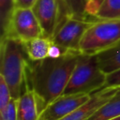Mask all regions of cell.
Listing matches in <instances>:
<instances>
[{"label": "cell", "mask_w": 120, "mask_h": 120, "mask_svg": "<svg viewBox=\"0 0 120 120\" xmlns=\"http://www.w3.org/2000/svg\"><path fill=\"white\" fill-rule=\"evenodd\" d=\"M111 120H120V116L119 117H116V118H113V119H111Z\"/></svg>", "instance_id": "cell-23"}, {"label": "cell", "mask_w": 120, "mask_h": 120, "mask_svg": "<svg viewBox=\"0 0 120 120\" xmlns=\"http://www.w3.org/2000/svg\"><path fill=\"white\" fill-rule=\"evenodd\" d=\"M29 60L24 42L11 36L1 38L0 75L5 79L14 99H18L27 90L25 72Z\"/></svg>", "instance_id": "cell-2"}, {"label": "cell", "mask_w": 120, "mask_h": 120, "mask_svg": "<svg viewBox=\"0 0 120 120\" xmlns=\"http://www.w3.org/2000/svg\"><path fill=\"white\" fill-rule=\"evenodd\" d=\"M5 36H11L22 42H27L33 38L42 37L43 33L32 8H15L8 31Z\"/></svg>", "instance_id": "cell-5"}, {"label": "cell", "mask_w": 120, "mask_h": 120, "mask_svg": "<svg viewBox=\"0 0 120 120\" xmlns=\"http://www.w3.org/2000/svg\"><path fill=\"white\" fill-rule=\"evenodd\" d=\"M98 65L106 74L120 69V41L109 50L97 54Z\"/></svg>", "instance_id": "cell-11"}, {"label": "cell", "mask_w": 120, "mask_h": 120, "mask_svg": "<svg viewBox=\"0 0 120 120\" xmlns=\"http://www.w3.org/2000/svg\"><path fill=\"white\" fill-rule=\"evenodd\" d=\"M95 18L97 20L120 19V0H104Z\"/></svg>", "instance_id": "cell-14"}, {"label": "cell", "mask_w": 120, "mask_h": 120, "mask_svg": "<svg viewBox=\"0 0 120 120\" xmlns=\"http://www.w3.org/2000/svg\"><path fill=\"white\" fill-rule=\"evenodd\" d=\"M12 99L11 93L5 79L0 75V111L5 109Z\"/></svg>", "instance_id": "cell-17"}, {"label": "cell", "mask_w": 120, "mask_h": 120, "mask_svg": "<svg viewBox=\"0 0 120 120\" xmlns=\"http://www.w3.org/2000/svg\"><path fill=\"white\" fill-rule=\"evenodd\" d=\"M109 87H120V69L107 75L106 82L103 88H109Z\"/></svg>", "instance_id": "cell-19"}, {"label": "cell", "mask_w": 120, "mask_h": 120, "mask_svg": "<svg viewBox=\"0 0 120 120\" xmlns=\"http://www.w3.org/2000/svg\"><path fill=\"white\" fill-rule=\"evenodd\" d=\"M32 10L40 24L43 37L52 39L55 32L57 21L56 0H37Z\"/></svg>", "instance_id": "cell-9"}, {"label": "cell", "mask_w": 120, "mask_h": 120, "mask_svg": "<svg viewBox=\"0 0 120 120\" xmlns=\"http://www.w3.org/2000/svg\"><path fill=\"white\" fill-rule=\"evenodd\" d=\"M95 21L87 19L69 18L53 35L52 43L65 49L79 51L81 39L85 31ZM80 52V51H79Z\"/></svg>", "instance_id": "cell-6"}, {"label": "cell", "mask_w": 120, "mask_h": 120, "mask_svg": "<svg viewBox=\"0 0 120 120\" xmlns=\"http://www.w3.org/2000/svg\"><path fill=\"white\" fill-rule=\"evenodd\" d=\"M13 1H14V2H15V0H13Z\"/></svg>", "instance_id": "cell-24"}, {"label": "cell", "mask_w": 120, "mask_h": 120, "mask_svg": "<svg viewBox=\"0 0 120 120\" xmlns=\"http://www.w3.org/2000/svg\"><path fill=\"white\" fill-rule=\"evenodd\" d=\"M107 75L101 70L97 54L81 53L62 95L88 94L103 89Z\"/></svg>", "instance_id": "cell-3"}, {"label": "cell", "mask_w": 120, "mask_h": 120, "mask_svg": "<svg viewBox=\"0 0 120 120\" xmlns=\"http://www.w3.org/2000/svg\"><path fill=\"white\" fill-rule=\"evenodd\" d=\"M120 116V91L101 106L88 120H111Z\"/></svg>", "instance_id": "cell-13"}, {"label": "cell", "mask_w": 120, "mask_h": 120, "mask_svg": "<svg viewBox=\"0 0 120 120\" xmlns=\"http://www.w3.org/2000/svg\"><path fill=\"white\" fill-rule=\"evenodd\" d=\"M81 53L70 50L59 58L29 60L25 72L27 90H33L48 106L63 94Z\"/></svg>", "instance_id": "cell-1"}, {"label": "cell", "mask_w": 120, "mask_h": 120, "mask_svg": "<svg viewBox=\"0 0 120 120\" xmlns=\"http://www.w3.org/2000/svg\"><path fill=\"white\" fill-rule=\"evenodd\" d=\"M0 120H17V99L12 98L8 106L0 111Z\"/></svg>", "instance_id": "cell-18"}, {"label": "cell", "mask_w": 120, "mask_h": 120, "mask_svg": "<svg viewBox=\"0 0 120 120\" xmlns=\"http://www.w3.org/2000/svg\"><path fill=\"white\" fill-rule=\"evenodd\" d=\"M37 0H15V8H32Z\"/></svg>", "instance_id": "cell-22"}, {"label": "cell", "mask_w": 120, "mask_h": 120, "mask_svg": "<svg viewBox=\"0 0 120 120\" xmlns=\"http://www.w3.org/2000/svg\"><path fill=\"white\" fill-rule=\"evenodd\" d=\"M24 43L29 59L31 61H38L48 57L49 50L52 41V39L42 36Z\"/></svg>", "instance_id": "cell-12"}, {"label": "cell", "mask_w": 120, "mask_h": 120, "mask_svg": "<svg viewBox=\"0 0 120 120\" xmlns=\"http://www.w3.org/2000/svg\"><path fill=\"white\" fill-rule=\"evenodd\" d=\"M15 9L13 0H0V19L2 27V36H5L9 28L10 20Z\"/></svg>", "instance_id": "cell-15"}, {"label": "cell", "mask_w": 120, "mask_h": 120, "mask_svg": "<svg viewBox=\"0 0 120 120\" xmlns=\"http://www.w3.org/2000/svg\"><path fill=\"white\" fill-rule=\"evenodd\" d=\"M68 51H70V50L65 49V48H63L59 45L52 43V45L50 47V50H49L48 57H50V58H59L62 55H64L66 52H68Z\"/></svg>", "instance_id": "cell-21"}, {"label": "cell", "mask_w": 120, "mask_h": 120, "mask_svg": "<svg viewBox=\"0 0 120 120\" xmlns=\"http://www.w3.org/2000/svg\"><path fill=\"white\" fill-rule=\"evenodd\" d=\"M68 7L72 18L86 19V6L88 0H64Z\"/></svg>", "instance_id": "cell-16"}, {"label": "cell", "mask_w": 120, "mask_h": 120, "mask_svg": "<svg viewBox=\"0 0 120 120\" xmlns=\"http://www.w3.org/2000/svg\"><path fill=\"white\" fill-rule=\"evenodd\" d=\"M44 109L41 98L33 90H26L17 99V120H38Z\"/></svg>", "instance_id": "cell-10"}, {"label": "cell", "mask_w": 120, "mask_h": 120, "mask_svg": "<svg viewBox=\"0 0 120 120\" xmlns=\"http://www.w3.org/2000/svg\"><path fill=\"white\" fill-rule=\"evenodd\" d=\"M120 41V19L96 20L83 34L79 51L83 54H98Z\"/></svg>", "instance_id": "cell-4"}, {"label": "cell", "mask_w": 120, "mask_h": 120, "mask_svg": "<svg viewBox=\"0 0 120 120\" xmlns=\"http://www.w3.org/2000/svg\"><path fill=\"white\" fill-rule=\"evenodd\" d=\"M119 91L120 87H109L96 91L91 94L90 98L84 104L61 120H88L101 106L108 102Z\"/></svg>", "instance_id": "cell-8"}, {"label": "cell", "mask_w": 120, "mask_h": 120, "mask_svg": "<svg viewBox=\"0 0 120 120\" xmlns=\"http://www.w3.org/2000/svg\"><path fill=\"white\" fill-rule=\"evenodd\" d=\"M91 95H61L52 103L45 107L38 120H61L84 104Z\"/></svg>", "instance_id": "cell-7"}, {"label": "cell", "mask_w": 120, "mask_h": 120, "mask_svg": "<svg viewBox=\"0 0 120 120\" xmlns=\"http://www.w3.org/2000/svg\"><path fill=\"white\" fill-rule=\"evenodd\" d=\"M104 0H88L87 6H86V14L89 17H94L96 16L99 7L103 3ZM96 19V18H95Z\"/></svg>", "instance_id": "cell-20"}]
</instances>
